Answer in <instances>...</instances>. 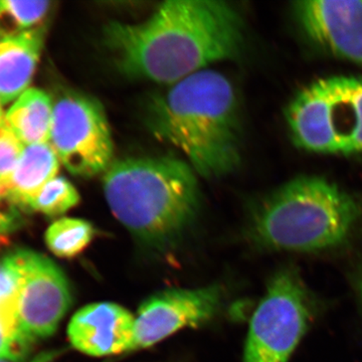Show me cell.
Wrapping results in <instances>:
<instances>
[{
    "instance_id": "6da1fadb",
    "label": "cell",
    "mask_w": 362,
    "mask_h": 362,
    "mask_svg": "<svg viewBox=\"0 0 362 362\" xmlns=\"http://www.w3.org/2000/svg\"><path fill=\"white\" fill-rule=\"evenodd\" d=\"M102 42L121 75L173 85L211 64L240 57L244 23L226 2L175 0L142 23L110 21Z\"/></svg>"
},
{
    "instance_id": "7a4b0ae2",
    "label": "cell",
    "mask_w": 362,
    "mask_h": 362,
    "mask_svg": "<svg viewBox=\"0 0 362 362\" xmlns=\"http://www.w3.org/2000/svg\"><path fill=\"white\" fill-rule=\"evenodd\" d=\"M144 114L154 137L182 152L197 175L213 180L239 166L237 95L220 71H197L152 95Z\"/></svg>"
},
{
    "instance_id": "3957f363",
    "label": "cell",
    "mask_w": 362,
    "mask_h": 362,
    "mask_svg": "<svg viewBox=\"0 0 362 362\" xmlns=\"http://www.w3.org/2000/svg\"><path fill=\"white\" fill-rule=\"evenodd\" d=\"M112 214L146 249L165 252L177 246L201 209L197 173L171 156L117 160L103 178Z\"/></svg>"
},
{
    "instance_id": "277c9868",
    "label": "cell",
    "mask_w": 362,
    "mask_h": 362,
    "mask_svg": "<svg viewBox=\"0 0 362 362\" xmlns=\"http://www.w3.org/2000/svg\"><path fill=\"white\" fill-rule=\"evenodd\" d=\"M359 214L356 199L335 183L301 176L252 207L247 235L252 244L267 251H327L346 242Z\"/></svg>"
},
{
    "instance_id": "5b68a950",
    "label": "cell",
    "mask_w": 362,
    "mask_h": 362,
    "mask_svg": "<svg viewBox=\"0 0 362 362\" xmlns=\"http://www.w3.org/2000/svg\"><path fill=\"white\" fill-rule=\"evenodd\" d=\"M286 121L299 148L362 154V78L335 76L311 83L288 105Z\"/></svg>"
},
{
    "instance_id": "8992f818",
    "label": "cell",
    "mask_w": 362,
    "mask_h": 362,
    "mask_svg": "<svg viewBox=\"0 0 362 362\" xmlns=\"http://www.w3.org/2000/svg\"><path fill=\"white\" fill-rule=\"evenodd\" d=\"M315 314V300L296 269H279L252 313L244 362H289Z\"/></svg>"
},
{
    "instance_id": "52a82bcc",
    "label": "cell",
    "mask_w": 362,
    "mask_h": 362,
    "mask_svg": "<svg viewBox=\"0 0 362 362\" xmlns=\"http://www.w3.org/2000/svg\"><path fill=\"white\" fill-rule=\"evenodd\" d=\"M49 143L74 175L92 177L113 163V140L103 107L86 95L66 93L54 102Z\"/></svg>"
},
{
    "instance_id": "ba28073f",
    "label": "cell",
    "mask_w": 362,
    "mask_h": 362,
    "mask_svg": "<svg viewBox=\"0 0 362 362\" xmlns=\"http://www.w3.org/2000/svg\"><path fill=\"white\" fill-rule=\"evenodd\" d=\"M20 274L18 315L28 341L51 337L70 309L71 288L65 274L51 259L28 250L8 255Z\"/></svg>"
},
{
    "instance_id": "9c48e42d",
    "label": "cell",
    "mask_w": 362,
    "mask_h": 362,
    "mask_svg": "<svg viewBox=\"0 0 362 362\" xmlns=\"http://www.w3.org/2000/svg\"><path fill=\"white\" fill-rule=\"evenodd\" d=\"M221 302L218 286L156 293L140 305L132 350L153 346L183 328L202 325L216 315Z\"/></svg>"
},
{
    "instance_id": "30bf717a",
    "label": "cell",
    "mask_w": 362,
    "mask_h": 362,
    "mask_svg": "<svg viewBox=\"0 0 362 362\" xmlns=\"http://www.w3.org/2000/svg\"><path fill=\"white\" fill-rule=\"evenodd\" d=\"M298 25L314 44L362 66V0H306L293 4Z\"/></svg>"
},
{
    "instance_id": "8fae6325",
    "label": "cell",
    "mask_w": 362,
    "mask_h": 362,
    "mask_svg": "<svg viewBox=\"0 0 362 362\" xmlns=\"http://www.w3.org/2000/svg\"><path fill=\"white\" fill-rule=\"evenodd\" d=\"M134 332L133 314L110 302L86 305L74 314L68 326L71 346L95 357L132 351Z\"/></svg>"
},
{
    "instance_id": "7c38bea8",
    "label": "cell",
    "mask_w": 362,
    "mask_h": 362,
    "mask_svg": "<svg viewBox=\"0 0 362 362\" xmlns=\"http://www.w3.org/2000/svg\"><path fill=\"white\" fill-rule=\"evenodd\" d=\"M42 28L0 40V102L9 103L30 85L44 44Z\"/></svg>"
},
{
    "instance_id": "4fadbf2b",
    "label": "cell",
    "mask_w": 362,
    "mask_h": 362,
    "mask_svg": "<svg viewBox=\"0 0 362 362\" xmlns=\"http://www.w3.org/2000/svg\"><path fill=\"white\" fill-rule=\"evenodd\" d=\"M59 168V159L51 143L28 145L4 197L16 206L30 209L42 188L56 177Z\"/></svg>"
},
{
    "instance_id": "5bb4252c",
    "label": "cell",
    "mask_w": 362,
    "mask_h": 362,
    "mask_svg": "<svg viewBox=\"0 0 362 362\" xmlns=\"http://www.w3.org/2000/svg\"><path fill=\"white\" fill-rule=\"evenodd\" d=\"M54 117L51 97L39 89L26 90L7 111L4 124L25 144L49 143Z\"/></svg>"
},
{
    "instance_id": "9a60e30c",
    "label": "cell",
    "mask_w": 362,
    "mask_h": 362,
    "mask_svg": "<svg viewBox=\"0 0 362 362\" xmlns=\"http://www.w3.org/2000/svg\"><path fill=\"white\" fill-rule=\"evenodd\" d=\"M96 235L94 226L82 218H62L45 232L49 251L59 258L71 259L85 251Z\"/></svg>"
},
{
    "instance_id": "2e32d148",
    "label": "cell",
    "mask_w": 362,
    "mask_h": 362,
    "mask_svg": "<svg viewBox=\"0 0 362 362\" xmlns=\"http://www.w3.org/2000/svg\"><path fill=\"white\" fill-rule=\"evenodd\" d=\"M49 9V1L0 0V40L37 30Z\"/></svg>"
},
{
    "instance_id": "e0dca14e",
    "label": "cell",
    "mask_w": 362,
    "mask_h": 362,
    "mask_svg": "<svg viewBox=\"0 0 362 362\" xmlns=\"http://www.w3.org/2000/svg\"><path fill=\"white\" fill-rule=\"evenodd\" d=\"M80 202V194L76 187L62 176H56L47 183L35 197L30 209L49 216H58L66 213Z\"/></svg>"
},
{
    "instance_id": "ac0fdd59",
    "label": "cell",
    "mask_w": 362,
    "mask_h": 362,
    "mask_svg": "<svg viewBox=\"0 0 362 362\" xmlns=\"http://www.w3.org/2000/svg\"><path fill=\"white\" fill-rule=\"evenodd\" d=\"M32 344L21 332L18 305H0V359L23 361Z\"/></svg>"
},
{
    "instance_id": "d6986e66",
    "label": "cell",
    "mask_w": 362,
    "mask_h": 362,
    "mask_svg": "<svg viewBox=\"0 0 362 362\" xmlns=\"http://www.w3.org/2000/svg\"><path fill=\"white\" fill-rule=\"evenodd\" d=\"M23 149V143L6 127V124H2L0 126V188L4 195Z\"/></svg>"
},
{
    "instance_id": "ffe728a7",
    "label": "cell",
    "mask_w": 362,
    "mask_h": 362,
    "mask_svg": "<svg viewBox=\"0 0 362 362\" xmlns=\"http://www.w3.org/2000/svg\"><path fill=\"white\" fill-rule=\"evenodd\" d=\"M20 274L8 256L0 262V305H18Z\"/></svg>"
},
{
    "instance_id": "44dd1931",
    "label": "cell",
    "mask_w": 362,
    "mask_h": 362,
    "mask_svg": "<svg viewBox=\"0 0 362 362\" xmlns=\"http://www.w3.org/2000/svg\"><path fill=\"white\" fill-rule=\"evenodd\" d=\"M357 294H358L359 300H361V303L362 306V266L361 268V271H359L358 276H357Z\"/></svg>"
},
{
    "instance_id": "7402d4cb",
    "label": "cell",
    "mask_w": 362,
    "mask_h": 362,
    "mask_svg": "<svg viewBox=\"0 0 362 362\" xmlns=\"http://www.w3.org/2000/svg\"><path fill=\"white\" fill-rule=\"evenodd\" d=\"M52 356H54V354H42V356L35 357V358L33 359V361H30V362H49L52 358ZM0 362H9V361H2V359H0Z\"/></svg>"
},
{
    "instance_id": "603a6c76",
    "label": "cell",
    "mask_w": 362,
    "mask_h": 362,
    "mask_svg": "<svg viewBox=\"0 0 362 362\" xmlns=\"http://www.w3.org/2000/svg\"><path fill=\"white\" fill-rule=\"evenodd\" d=\"M4 233L6 232H4V223H2V216L0 214V246L7 244V238L4 235Z\"/></svg>"
},
{
    "instance_id": "cb8c5ba5",
    "label": "cell",
    "mask_w": 362,
    "mask_h": 362,
    "mask_svg": "<svg viewBox=\"0 0 362 362\" xmlns=\"http://www.w3.org/2000/svg\"><path fill=\"white\" fill-rule=\"evenodd\" d=\"M4 123V114H2V110H1V106H0V126L2 125V124Z\"/></svg>"
},
{
    "instance_id": "d4e9b609",
    "label": "cell",
    "mask_w": 362,
    "mask_h": 362,
    "mask_svg": "<svg viewBox=\"0 0 362 362\" xmlns=\"http://www.w3.org/2000/svg\"><path fill=\"white\" fill-rule=\"evenodd\" d=\"M4 192H2L1 188H0V199H4Z\"/></svg>"
}]
</instances>
